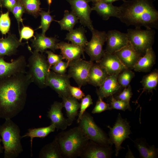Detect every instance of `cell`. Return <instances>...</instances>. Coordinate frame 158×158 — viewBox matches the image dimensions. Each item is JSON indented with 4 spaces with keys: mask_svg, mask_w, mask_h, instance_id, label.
Returning a JSON list of instances; mask_svg holds the SVG:
<instances>
[{
    "mask_svg": "<svg viewBox=\"0 0 158 158\" xmlns=\"http://www.w3.org/2000/svg\"><path fill=\"white\" fill-rule=\"evenodd\" d=\"M71 6V11L78 18L81 24L90 31L94 28L90 15L91 8L86 0H66Z\"/></svg>",
    "mask_w": 158,
    "mask_h": 158,
    "instance_id": "cell-12",
    "label": "cell"
},
{
    "mask_svg": "<svg viewBox=\"0 0 158 158\" xmlns=\"http://www.w3.org/2000/svg\"><path fill=\"white\" fill-rule=\"evenodd\" d=\"M106 42L105 51L112 54L130 44L126 33L116 30L108 32Z\"/></svg>",
    "mask_w": 158,
    "mask_h": 158,
    "instance_id": "cell-14",
    "label": "cell"
},
{
    "mask_svg": "<svg viewBox=\"0 0 158 158\" xmlns=\"http://www.w3.org/2000/svg\"><path fill=\"white\" fill-rule=\"evenodd\" d=\"M93 63L92 61H87L81 58L71 61L69 62L67 75L81 88L87 83L90 70Z\"/></svg>",
    "mask_w": 158,
    "mask_h": 158,
    "instance_id": "cell-10",
    "label": "cell"
},
{
    "mask_svg": "<svg viewBox=\"0 0 158 158\" xmlns=\"http://www.w3.org/2000/svg\"><path fill=\"white\" fill-rule=\"evenodd\" d=\"M8 11L2 13L0 15V32L3 35H6L9 31L11 21Z\"/></svg>",
    "mask_w": 158,
    "mask_h": 158,
    "instance_id": "cell-36",
    "label": "cell"
},
{
    "mask_svg": "<svg viewBox=\"0 0 158 158\" xmlns=\"http://www.w3.org/2000/svg\"><path fill=\"white\" fill-rule=\"evenodd\" d=\"M133 95L131 86L130 85L125 88L123 91L117 96L116 99L121 100L129 103L130 99Z\"/></svg>",
    "mask_w": 158,
    "mask_h": 158,
    "instance_id": "cell-44",
    "label": "cell"
},
{
    "mask_svg": "<svg viewBox=\"0 0 158 158\" xmlns=\"http://www.w3.org/2000/svg\"><path fill=\"white\" fill-rule=\"evenodd\" d=\"M40 158H63L59 144L55 138L51 142L44 146L39 152Z\"/></svg>",
    "mask_w": 158,
    "mask_h": 158,
    "instance_id": "cell-27",
    "label": "cell"
},
{
    "mask_svg": "<svg viewBox=\"0 0 158 158\" xmlns=\"http://www.w3.org/2000/svg\"><path fill=\"white\" fill-rule=\"evenodd\" d=\"M34 30L31 28L23 25L19 32V41L22 42V41L23 39L28 40L31 39L34 37Z\"/></svg>",
    "mask_w": 158,
    "mask_h": 158,
    "instance_id": "cell-42",
    "label": "cell"
},
{
    "mask_svg": "<svg viewBox=\"0 0 158 158\" xmlns=\"http://www.w3.org/2000/svg\"><path fill=\"white\" fill-rule=\"evenodd\" d=\"M27 63L25 57L23 55L10 62L5 61L4 57H0V79L25 73Z\"/></svg>",
    "mask_w": 158,
    "mask_h": 158,
    "instance_id": "cell-13",
    "label": "cell"
},
{
    "mask_svg": "<svg viewBox=\"0 0 158 158\" xmlns=\"http://www.w3.org/2000/svg\"><path fill=\"white\" fill-rule=\"evenodd\" d=\"M119 73L109 75L103 83L97 89L98 97L102 99L111 96L118 91L121 87L118 81Z\"/></svg>",
    "mask_w": 158,
    "mask_h": 158,
    "instance_id": "cell-18",
    "label": "cell"
},
{
    "mask_svg": "<svg viewBox=\"0 0 158 158\" xmlns=\"http://www.w3.org/2000/svg\"><path fill=\"white\" fill-rule=\"evenodd\" d=\"M110 107L111 109H114L125 111L128 109L131 110L129 103L121 100L118 99L111 96Z\"/></svg>",
    "mask_w": 158,
    "mask_h": 158,
    "instance_id": "cell-38",
    "label": "cell"
},
{
    "mask_svg": "<svg viewBox=\"0 0 158 158\" xmlns=\"http://www.w3.org/2000/svg\"><path fill=\"white\" fill-rule=\"evenodd\" d=\"M107 127L110 130L109 138L111 144L115 145V155L117 156L119 151L124 148L121 146L123 142L129 138V135L131 133L130 126L127 121L123 119L119 114L113 126Z\"/></svg>",
    "mask_w": 158,
    "mask_h": 158,
    "instance_id": "cell-8",
    "label": "cell"
},
{
    "mask_svg": "<svg viewBox=\"0 0 158 158\" xmlns=\"http://www.w3.org/2000/svg\"><path fill=\"white\" fill-rule=\"evenodd\" d=\"M70 78L67 74H60L50 70L47 78L46 85L55 91L61 98L71 96L69 89L71 85Z\"/></svg>",
    "mask_w": 158,
    "mask_h": 158,
    "instance_id": "cell-11",
    "label": "cell"
},
{
    "mask_svg": "<svg viewBox=\"0 0 158 158\" xmlns=\"http://www.w3.org/2000/svg\"><path fill=\"white\" fill-rule=\"evenodd\" d=\"M135 75V73L133 71L129 69H125L118 74V83L121 87H126Z\"/></svg>",
    "mask_w": 158,
    "mask_h": 158,
    "instance_id": "cell-35",
    "label": "cell"
},
{
    "mask_svg": "<svg viewBox=\"0 0 158 158\" xmlns=\"http://www.w3.org/2000/svg\"><path fill=\"white\" fill-rule=\"evenodd\" d=\"M86 30L83 27L73 29L67 33L65 40L84 49L88 41L85 35Z\"/></svg>",
    "mask_w": 158,
    "mask_h": 158,
    "instance_id": "cell-28",
    "label": "cell"
},
{
    "mask_svg": "<svg viewBox=\"0 0 158 158\" xmlns=\"http://www.w3.org/2000/svg\"><path fill=\"white\" fill-rule=\"evenodd\" d=\"M155 33V30L152 29L143 30L140 28H135L128 29L126 34L130 44L143 56L147 49L152 48Z\"/></svg>",
    "mask_w": 158,
    "mask_h": 158,
    "instance_id": "cell-6",
    "label": "cell"
},
{
    "mask_svg": "<svg viewBox=\"0 0 158 158\" xmlns=\"http://www.w3.org/2000/svg\"><path fill=\"white\" fill-rule=\"evenodd\" d=\"M111 153L109 146L103 145L89 141L80 157L83 158H107L111 157Z\"/></svg>",
    "mask_w": 158,
    "mask_h": 158,
    "instance_id": "cell-15",
    "label": "cell"
},
{
    "mask_svg": "<svg viewBox=\"0 0 158 158\" xmlns=\"http://www.w3.org/2000/svg\"><path fill=\"white\" fill-rule=\"evenodd\" d=\"M155 59V54L152 48L149 49L138 61L133 68L135 71L148 72L154 64Z\"/></svg>",
    "mask_w": 158,
    "mask_h": 158,
    "instance_id": "cell-25",
    "label": "cell"
},
{
    "mask_svg": "<svg viewBox=\"0 0 158 158\" xmlns=\"http://www.w3.org/2000/svg\"><path fill=\"white\" fill-rule=\"evenodd\" d=\"M25 43L20 42L15 35L9 33L7 37L0 38V57L15 54L18 48Z\"/></svg>",
    "mask_w": 158,
    "mask_h": 158,
    "instance_id": "cell-20",
    "label": "cell"
},
{
    "mask_svg": "<svg viewBox=\"0 0 158 158\" xmlns=\"http://www.w3.org/2000/svg\"><path fill=\"white\" fill-rule=\"evenodd\" d=\"M1 0H0V4H1Z\"/></svg>",
    "mask_w": 158,
    "mask_h": 158,
    "instance_id": "cell-51",
    "label": "cell"
},
{
    "mask_svg": "<svg viewBox=\"0 0 158 158\" xmlns=\"http://www.w3.org/2000/svg\"><path fill=\"white\" fill-rule=\"evenodd\" d=\"M135 143L141 157L154 158L157 157L158 151L154 145L150 146L147 145L140 140L135 141Z\"/></svg>",
    "mask_w": 158,
    "mask_h": 158,
    "instance_id": "cell-32",
    "label": "cell"
},
{
    "mask_svg": "<svg viewBox=\"0 0 158 158\" xmlns=\"http://www.w3.org/2000/svg\"><path fill=\"white\" fill-rule=\"evenodd\" d=\"M122 64L127 68H133L139 59L142 56L129 44L114 54Z\"/></svg>",
    "mask_w": 158,
    "mask_h": 158,
    "instance_id": "cell-19",
    "label": "cell"
},
{
    "mask_svg": "<svg viewBox=\"0 0 158 158\" xmlns=\"http://www.w3.org/2000/svg\"><path fill=\"white\" fill-rule=\"evenodd\" d=\"M55 138L59 144L63 157L67 158L80 157L89 141L78 126L60 132Z\"/></svg>",
    "mask_w": 158,
    "mask_h": 158,
    "instance_id": "cell-3",
    "label": "cell"
},
{
    "mask_svg": "<svg viewBox=\"0 0 158 158\" xmlns=\"http://www.w3.org/2000/svg\"><path fill=\"white\" fill-rule=\"evenodd\" d=\"M1 142L2 139L0 138V154L2 153L3 152V150H4L3 147L2 146L1 144Z\"/></svg>",
    "mask_w": 158,
    "mask_h": 158,
    "instance_id": "cell-48",
    "label": "cell"
},
{
    "mask_svg": "<svg viewBox=\"0 0 158 158\" xmlns=\"http://www.w3.org/2000/svg\"><path fill=\"white\" fill-rule=\"evenodd\" d=\"M88 2H92L93 3L95 2L98 0H86Z\"/></svg>",
    "mask_w": 158,
    "mask_h": 158,
    "instance_id": "cell-50",
    "label": "cell"
},
{
    "mask_svg": "<svg viewBox=\"0 0 158 158\" xmlns=\"http://www.w3.org/2000/svg\"><path fill=\"white\" fill-rule=\"evenodd\" d=\"M16 18L18 25L19 32H20V24H23L22 16L25 12V8L20 0H18L16 4L11 11Z\"/></svg>",
    "mask_w": 158,
    "mask_h": 158,
    "instance_id": "cell-37",
    "label": "cell"
},
{
    "mask_svg": "<svg viewBox=\"0 0 158 158\" xmlns=\"http://www.w3.org/2000/svg\"><path fill=\"white\" fill-rule=\"evenodd\" d=\"M92 11H95L104 20H107L111 17L118 18L119 6H114L112 4L105 2L102 0H98L94 3L91 8Z\"/></svg>",
    "mask_w": 158,
    "mask_h": 158,
    "instance_id": "cell-23",
    "label": "cell"
},
{
    "mask_svg": "<svg viewBox=\"0 0 158 158\" xmlns=\"http://www.w3.org/2000/svg\"><path fill=\"white\" fill-rule=\"evenodd\" d=\"M33 39L31 40L32 45L34 49L40 52H43L48 49L55 51L59 40L56 37H49L41 34L36 33Z\"/></svg>",
    "mask_w": 158,
    "mask_h": 158,
    "instance_id": "cell-21",
    "label": "cell"
},
{
    "mask_svg": "<svg viewBox=\"0 0 158 158\" xmlns=\"http://www.w3.org/2000/svg\"><path fill=\"white\" fill-rule=\"evenodd\" d=\"M32 83L26 72L0 79V118L11 119L24 109Z\"/></svg>",
    "mask_w": 158,
    "mask_h": 158,
    "instance_id": "cell-1",
    "label": "cell"
},
{
    "mask_svg": "<svg viewBox=\"0 0 158 158\" xmlns=\"http://www.w3.org/2000/svg\"><path fill=\"white\" fill-rule=\"evenodd\" d=\"M25 11L35 17L40 15L41 10L40 0H20Z\"/></svg>",
    "mask_w": 158,
    "mask_h": 158,
    "instance_id": "cell-33",
    "label": "cell"
},
{
    "mask_svg": "<svg viewBox=\"0 0 158 158\" xmlns=\"http://www.w3.org/2000/svg\"><path fill=\"white\" fill-rule=\"evenodd\" d=\"M45 52L47 54V61L50 68L60 61L64 59L61 55L54 53L51 50H46Z\"/></svg>",
    "mask_w": 158,
    "mask_h": 158,
    "instance_id": "cell-40",
    "label": "cell"
},
{
    "mask_svg": "<svg viewBox=\"0 0 158 158\" xmlns=\"http://www.w3.org/2000/svg\"><path fill=\"white\" fill-rule=\"evenodd\" d=\"M47 3L49 6H50L52 1V0H47Z\"/></svg>",
    "mask_w": 158,
    "mask_h": 158,
    "instance_id": "cell-49",
    "label": "cell"
},
{
    "mask_svg": "<svg viewBox=\"0 0 158 158\" xmlns=\"http://www.w3.org/2000/svg\"><path fill=\"white\" fill-rule=\"evenodd\" d=\"M97 63L106 69L109 75L119 73L123 70L128 69L115 54L105 51L103 56Z\"/></svg>",
    "mask_w": 158,
    "mask_h": 158,
    "instance_id": "cell-17",
    "label": "cell"
},
{
    "mask_svg": "<svg viewBox=\"0 0 158 158\" xmlns=\"http://www.w3.org/2000/svg\"><path fill=\"white\" fill-rule=\"evenodd\" d=\"M18 1V0H1L0 6L6 8L9 12H11Z\"/></svg>",
    "mask_w": 158,
    "mask_h": 158,
    "instance_id": "cell-46",
    "label": "cell"
},
{
    "mask_svg": "<svg viewBox=\"0 0 158 158\" xmlns=\"http://www.w3.org/2000/svg\"><path fill=\"white\" fill-rule=\"evenodd\" d=\"M103 1L108 3L112 4V3L114 1H116L119 0H102ZM123 1L125 0H122Z\"/></svg>",
    "mask_w": 158,
    "mask_h": 158,
    "instance_id": "cell-47",
    "label": "cell"
},
{
    "mask_svg": "<svg viewBox=\"0 0 158 158\" xmlns=\"http://www.w3.org/2000/svg\"><path fill=\"white\" fill-rule=\"evenodd\" d=\"M63 107L62 102L55 101L47 112V116L50 120L51 124H53L57 130H63L68 126L67 119L64 117L62 112Z\"/></svg>",
    "mask_w": 158,
    "mask_h": 158,
    "instance_id": "cell-16",
    "label": "cell"
},
{
    "mask_svg": "<svg viewBox=\"0 0 158 158\" xmlns=\"http://www.w3.org/2000/svg\"><path fill=\"white\" fill-rule=\"evenodd\" d=\"M78 123V126L82 130L89 140L99 144L109 146L111 144L109 138L95 123L93 117L85 111Z\"/></svg>",
    "mask_w": 158,
    "mask_h": 158,
    "instance_id": "cell-7",
    "label": "cell"
},
{
    "mask_svg": "<svg viewBox=\"0 0 158 158\" xmlns=\"http://www.w3.org/2000/svg\"><path fill=\"white\" fill-rule=\"evenodd\" d=\"M20 129L11 119H5L0 126V135L3 145L4 158H16L23 151Z\"/></svg>",
    "mask_w": 158,
    "mask_h": 158,
    "instance_id": "cell-4",
    "label": "cell"
},
{
    "mask_svg": "<svg viewBox=\"0 0 158 158\" xmlns=\"http://www.w3.org/2000/svg\"><path fill=\"white\" fill-rule=\"evenodd\" d=\"M41 16L40 25L38 28L42 29V34L45 35L46 32L49 29L52 21H54V16L50 14L49 9L47 11L41 10L40 12Z\"/></svg>",
    "mask_w": 158,
    "mask_h": 158,
    "instance_id": "cell-34",
    "label": "cell"
},
{
    "mask_svg": "<svg viewBox=\"0 0 158 158\" xmlns=\"http://www.w3.org/2000/svg\"><path fill=\"white\" fill-rule=\"evenodd\" d=\"M143 86V91L140 95L144 92H152L156 87L158 83V71L155 69L150 74L143 77L141 81Z\"/></svg>",
    "mask_w": 158,
    "mask_h": 158,
    "instance_id": "cell-31",
    "label": "cell"
},
{
    "mask_svg": "<svg viewBox=\"0 0 158 158\" xmlns=\"http://www.w3.org/2000/svg\"><path fill=\"white\" fill-rule=\"evenodd\" d=\"M63 107L65 109L68 126L71 125L76 117L78 115V110L80 109V103L77 99L72 96L61 98Z\"/></svg>",
    "mask_w": 158,
    "mask_h": 158,
    "instance_id": "cell-26",
    "label": "cell"
},
{
    "mask_svg": "<svg viewBox=\"0 0 158 158\" xmlns=\"http://www.w3.org/2000/svg\"><path fill=\"white\" fill-rule=\"evenodd\" d=\"M93 103L91 97L90 95H87L83 98L80 103V111L78 114L77 122L79 121L85 111L86 109Z\"/></svg>",
    "mask_w": 158,
    "mask_h": 158,
    "instance_id": "cell-39",
    "label": "cell"
},
{
    "mask_svg": "<svg viewBox=\"0 0 158 158\" xmlns=\"http://www.w3.org/2000/svg\"><path fill=\"white\" fill-rule=\"evenodd\" d=\"M109 75L104 67L97 63H93L90 70L87 83L99 87Z\"/></svg>",
    "mask_w": 158,
    "mask_h": 158,
    "instance_id": "cell-24",
    "label": "cell"
},
{
    "mask_svg": "<svg viewBox=\"0 0 158 158\" xmlns=\"http://www.w3.org/2000/svg\"><path fill=\"white\" fill-rule=\"evenodd\" d=\"M79 87H75L70 85L69 89L71 96L77 99L80 100L85 96L84 93Z\"/></svg>",
    "mask_w": 158,
    "mask_h": 158,
    "instance_id": "cell-45",
    "label": "cell"
},
{
    "mask_svg": "<svg viewBox=\"0 0 158 158\" xmlns=\"http://www.w3.org/2000/svg\"><path fill=\"white\" fill-rule=\"evenodd\" d=\"M27 67L32 83L40 88L47 87L46 80L50 68L43 53L34 49L28 59Z\"/></svg>",
    "mask_w": 158,
    "mask_h": 158,
    "instance_id": "cell-5",
    "label": "cell"
},
{
    "mask_svg": "<svg viewBox=\"0 0 158 158\" xmlns=\"http://www.w3.org/2000/svg\"><path fill=\"white\" fill-rule=\"evenodd\" d=\"M78 20L77 17L72 11L69 12L66 10L64 12L63 17L61 20L54 21L59 25L61 30L69 32L73 29L75 24L78 23Z\"/></svg>",
    "mask_w": 158,
    "mask_h": 158,
    "instance_id": "cell-30",
    "label": "cell"
},
{
    "mask_svg": "<svg viewBox=\"0 0 158 158\" xmlns=\"http://www.w3.org/2000/svg\"><path fill=\"white\" fill-rule=\"evenodd\" d=\"M56 49L60 50L64 59H65L68 63L73 60L80 58L82 55L84 56V49L71 43L63 41L58 42Z\"/></svg>",
    "mask_w": 158,
    "mask_h": 158,
    "instance_id": "cell-22",
    "label": "cell"
},
{
    "mask_svg": "<svg viewBox=\"0 0 158 158\" xmlns=\"http://www.w3.org/2000/svg\"><path fill=\"white\" fill-rule=\"evenodd\" d=\"M69 63L61 61L50 68V70L54 72L60 74H66Z\"/></svg>",
    "mask_w": 158,
    "mask_h": 158,
    "instance_id": "cell-43",
    "label": "cell"
},
{
    "mask_svg": "<svg viewBox=\"0 0 158 158\" xmlns=\"http://www.w3.org/2000/svg\"><path fill=\"white\" fill-rule=\"evenodd\" d=\"M110 105L102 100L100 97H98V100L93 109L92 114L100 113L106 110H111Z\"/></svg>",
    "mask_w": 158,
    "mask_h": 158,
    "instance_id": "cell-41",
    "label": "cell"
},
{
    "mask_svg": "<svg viewBox=\"0 0 158 158\" xmlns=\"http://www.w3.org/2000/svg\"><path fill=\"white\" fill-rule=\"evenodd\" d=\"M119 6L118 18L126 25L158 28V12L152 0H125Z\"/></svg>",
    "mask_w": 158,
    "mask_h": 158,
    "instance_id": "cell-2",
    "label": "cell"
},
{
    "mask_svg": "<svg viewBox=\"0 0 158 158\" xmlns=\"http://www.w3.org/2000/svg\"><path fill=\"white\" fill-rule=\"evenodd\" d=\"M92 38L88 42L84 50L89 56L90 61L97 63L103 56L105 50L103 47L107 39V33L94 28L91 31Z\"/></svg>",
    "mask_w": 158,
    "mask_h": 158,
    "instance_id": "cell-9",
    "label": "cell"
},
{
    "mask_svg": "<svg viewBox=\"0 0 158 158\" xmlns=\"http://www.w3.org/2000/svg\"><path fill=\"white\" fill-rule=\"evenodd\" d=\"M55 129V126L51 124L47 127L28 129V132L21 136L22 138L26 137H30L31 156H32V148L33 139L35 138H44L51 133L54 132Z\"/></svg>",
    "mask_w": 158,
    "mask_h": 158,
    "instance_id": "cell-29",
    "label": "cell"
}]
</instances>
